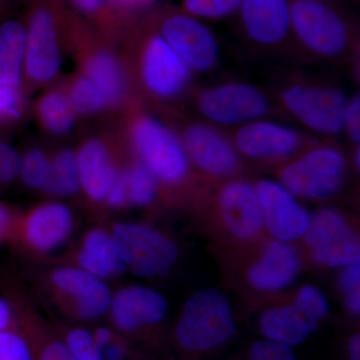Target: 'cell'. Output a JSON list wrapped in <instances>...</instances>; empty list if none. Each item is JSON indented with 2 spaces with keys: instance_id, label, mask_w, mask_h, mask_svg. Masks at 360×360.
Here are the masks:
<instances>
[{
  "instance_id": "cell-1",
  "label": "cell",
  "mask_w": 360,
  "mask_h": 360,
  "mask_svg": "<svg viewBox=\"0 0 360 360\" xmlns=\"http://www.w3.org/2000/svg\"><path fill=\"white\" fill-rule=\"evenodd\" d=\"M290 16L296 39L319 56H340L354 39L349 21L324 0H290Z\"/></svg>"
},
{
  "instance_id": "cell-2",
  "label": "cell",
  "mask_w": 360,
  "mask_h": 360,
  "mask_svg": "<svg viewBox=\"0 0 360 360\" xmlns=\"http://www.w3.org/2000/svg\"><path fill=\"white\" fill-rule=\"evenodd\" d=\"M236 331L229 303L217 290L195 293L184 305L176 326L180 345L191 350L217 347Z\"/></svg>"
},
{
  "instance_id": "cell-3",
  "label": "cell",
  "mask_w": 360,
  "mask_h": 360,
  "mask_svg": "<svg viewBox=\"0 0 360 360\" xmlns=\"http://www.w3.org/2000/svg\"><path fill=\"white\" fill-rule=\"evenodd\" d=\"M125 269L139 276H167L179 257L174 241L137 225L118 224L111 234Z\"/></svg>"
},
{
  "instance_id": "cell-4",
  "label": "cell",
  "mask_w": 360,
  "mask_h": 360,
  "mask_svg": "<svg viewBox=\"0 0 360 360\" xmlns=\"http://www.w3.org/2000/svg\"><path fill=\"white\" fill-rule=\"evenodd\" d=\"M132 141L142 162L156 179L176 184L187 172V155L181 141L160 120L143 116L132 127Z\"/></svg>"
},
{
  "instance_id": "cell-5",
  "label": "cell",
  "mask_w": 360,
  "mask_h": 360,
  "mask_svg": "<svg viewBox=\"0 0 360 360\" xmlns=\"http://www.w3.org/2000/svg\"><path fill=\"white\" fill-rule=\"evenodd\" d=\"M286 110L307 129L317 134L335 135L345 129L347 98L333 87L292 85L281 92Z\"/></svg>"
},
{
  "instance_id": "cell-6",
  "label": "cell",
  "mask_w": 360,
  "mask_h": 360,
  "mask_svg": "<svg viewBox=\"0 0 360 360\" xmlns=\"http://www.w3.org/2000/svg\"><path fill=\"white\" fill-rule=\"evenodd\" d=\"M328 309V302L321 291L307 286L290 307L265 312L260 319V328L276 342L300 345L316 330L317 323L326 316Z\"/></svg>"
},
{
  "instance_id": "cell-7",
  "label": "cell",
  "mask_w": 360,
  "mask_h": 360,
  "mask_svg": "<svg viewBox=\"0 0 360 360\" xmlns=\"http://www.w3.org/2000/svg\"><path fill=\"white\" fill-rule=\"evenodd\" d=\"M345 160L333 148L310 150L281 172L284 186L304 198H324L335 194L342 181Z\"/></svg>"
},
{
  "instance_id": "cell-8",
  "label": "cell",
  "mask_w": 360,
  "mask_h": 360,
  "mask_svg": "<svg viewBox=\"0 0 360 360\" xmlns=\"http://www.w3.org/2000/svg\"><path fill=\"white\" fill-rule=\"evenodd\" d=\"M158 33L191 70L205 72L219 59V45L210 28L184 11L165 14Z\"/></svg>"
},
{
  "instance_id": "cell-9",
  "label": "cell",
  "mask_w": 360,
  "mask_h": 360,
  "mask_svg": "<svg viewBox=\"0 0 360 360\" xmlns=\"http://www.w3.org/2000/svg\"><path fill=\"white\" fill-rule=\"evenodd\" d=\"M201 115L222 125L251 122L266 115L269 101L264 92L246 84H226L201 92L198 101Z\"/></svg>"
},
{
  "instance_id": "cell-10",
  "label": "cell",
  "mask_w": 360,
  "mask_h": 360,
  "mask_svg": "<svg viewBox=\"0 0 360 360\" xmlns=\"http://www.w3.org/2000/svg\"><path fill=\"white\" fill-rule=\"evenodd\" d=\"M141 58V77L146 89L161 98L184 92L191 70L158 32L146 40Z\"/></svg>"
},
{
  "instance_id": "cell-11",
  "label": "cell",
  "mask_w": 360,
  "mask_h": 360,
  "mask_svg": "<svg viewBox=\"0 0 360 360\" xmlns=\"http://www.w3.org/2000/svg\"><path fill=\"white\" fill-rule=\"evenodd\" d=\"M307 241L315 259L329 266L359 262V240L340 214L322 210L314 217L307 231Z\"/></svg>"
},
{
  "instance_id": "cell-12",
  "label": "cell",
  "mask_w": 360,
  "mask_h": 360,
  "mask_svg": "<svg viewBox=\"0 0 360 360\" xmlns=\"http://www.w3.org/2000/svg\"><path fill=\"white\" fill-rule=\"evenodd\" d=\"M23 63L28 77L39 84L51 82L60 70L56 18L46 7H37L30 16Z\"/></svg>"
},
{
  "instance_id": "cell-13",
  "label": "cell",
  "mask_w": 360,
  "mask_h": 360,
  "mask_svg": "<svg viewBox=\"0 0 360 360\" xmlns=\"http://www.w3.org/2000/svg\"><path fill=\"white\" fill-rule=\"evenodd\" d=\"M182 144L187 158L207 174L227 176L238 170L239 160L231 142L214 127L193 123L184 129Z\"/></svg>"
},
{
  "instance_id": "cell-14",
  "label": "cell",
  "mask_w": 360,
  "mask_h": 360,
  "mask_svg": "<svg viewBox=\"0 0 360 360\" xmlns=\"http://www.w3.org/2000/svg\"><path fill=\"white\" fill-rule=\"evenodd\" d=\"M258 200L269 231L281 240H293L307 231L309 219L292 194L269 180L258 182Z\"/></svg>"
},
{
  "instance_id": "cell-15",
  "label": "cell",
  "mask_w": 360,
  "mask_h": 360,
  "mask_svg": "<svg viewBox=\"0 0 360 360\" xmlns=\"http://www.w3.org/2000/svg\"><path fill=\"white\" fill-rule=\"evenodd\" d=\"M238 13L243 30L255 44L274 46L292 32L290 0H241Z\"/></svg>"
},
{
  "instance_id": "cell-16",
  "label": "cell",
  "mask_w": 360,
  "mask_h": 360,
  "mask_svg": "<svg viewBox=\"0 0 360 360\" xmlns=\"http://www.w3.org/2000/svg\"><path fill=\"white\" fill-rule=\"evenodd\" d=\"M54 288L70 298L80 319H96L110 307L111 295L101 278L77 267H63L52 274Z\"/></svg>"
},
{
  "instance_id": "cell-17",
  "label": "cell",
  "mask_w": 360,
  "mask_h": 360,
  "mask_svg": "<svg viewBox=\"0 0 360 360\" xmlns=\"http://www.w3.org/2000/svg\"><path fill=\"white\" fill-rule=\"evenodd\" d=\"M234 142L248 158H276L292 155L302 146V136L285 125L255 120L238 130Z\"/></svg>"
},
{
  "instance_id": "cell-18",
  "label": "cell",
  "mask_w": 360,
  "mask_h": 360,
  "mask_svg": "<svg viewBox=\"0 0 360 360\" xmlns=\"http://www.w3.org/2000/svg\"><path fill=\"white\" fill-rule=\"evenodd\" d=\"M113 324L122 331H132L160 322L167 314V304L160 293L142 286L118 291L110 302Z\"/></svg>"
},
{
  "instance_id": "cell-19",
  "label": "cell",
  "mask_w": 360,
  "mask_h": 360,
  "mask_svg": "<svg viewBox=\"0 0 360 360\" xmlns=\"http://www.w3.org/2000/svg\"><path fill=\"white\" fill-rule=\"evenodd\" d=\"M70 208L58 202L44 203L28 213L21 225L26 245L37 251H51L60 245L72 231Z\"/></svg>"
},
{
  "instance_id": "cell-20",
  "label": "cell",
  "mask_w": 360,
  "mask_h": 360,
  "mask_svg": "<svg viewBox=\"0 0 360 360\" xmlns=\"http://www.w3.org/2000/svg\"><path fill=\"white\" fill-rule=\"evenodd\" d=\"M219 206L225 224L239 238H250L262 229V205L257 191L248 182L227 184L220 193Z\"/></svg>"
},
{
  "instance_id": "cell-21",
  "label": "cell",
  "mask_w": 360,
  "mask_h": 360,
  "mask_svg": "<svg viewBox=\"0 0 360 360\" xmlns=\"http://www.w3.org/2000/svg\"><path fill=\"white\" fill-rule=\"evenodd\" d=\"M80 184L90 200H105L120 172L108 146L98 139L85 141L77 153Z\"/></svg>"
},
{
  "instance_id": "cell-22",
  "label": "cell",
  "mask_w": 360,
  "mask_h": 360,
  "mask_svg": "<svg viewBox=\"0 0 360 360\" xmlns=\"http://www.w3.org/2000/svg\"><path fill=\"white\" fill-rule=\"evenodd\" d=\"M300 270L295 251L284 243H272L250 272V283L264 290H276L292 283Z\"/></svg>"
},
{
  "instance_id": "cell-23",
  "label": "cell",
  "mask_w": 360,
  "mask_h": 360,
  "mask_svg": "<svg viewBox=\"0 0 360 360\" xmlns=\"http://www.w3.org/2000/svg\"><path fill=\"white\" fill-rule=\"evenodd\" d=\"M80 269L99 278L116 276L125 270L118 257L112 236L101 229L87 232L77 255Z\"/></svg>"
},
{
  "instance_id": "cell-24",
  "label": "cell",
  "mask_w": 360,
  "mask_h": 360,
  "mask_svg": "<svg viewBox=\"0 0 360 360\" xmlns=\"http://www.w3.org/2000/svg\"><path fill=\"white\" fill-rule=\"evenodd\" d=\"M26 30L18 20L0 25V86L18 87L25 61Z\"/></svg>"
},
{
  "instance_id": "cell-25",
  "label": "cell",
  "mask_w": 360,
  "mask_h": 360,
  "mask_svg": "<svg viewBox=\"0 0 360 360\" xmlns=\"http://www.w3.org/2000/svg\"><path fill=\"white\" fill-rule=\"evenodd\" d=\"M86 77L103 92L108 103L120 101L124 94L122 65L110 52L99 51L90 58L86 65Z\"/></svg>"
},
{
  "instance_id": "cell-26",
  "label": "cell",
  "mask_w": 360,
  "mask_h": 360,
  "mask_svg": "<svg viewBox=\"0 0 360 360\" xmlns=\"http://www.w3.org/2000/svg\"><path fill=\"white\" fill-rule=\"evenodd\" d=\"M80 187L77 153L70 149L59 151L49 161V172L42 189L54 195L68 196L77 193Z\"/></svg>"
},
{
  "instance_id": "cell-27",
  "label": "cell",
  "mask_w": 360,
  "mask_h": 360,
  "mask_svg": "<svg viewBox=\"0 0 360 360\" xmlns=\"http://www.w3.org/2000/svg\"><path fill=\"white\" fill-rule=\"evenodd\" d=\"M39 115L45 129L56 135L70 132L77 116L68 96L60 91L49 92L42 96L39 103Z\"/></svg>"
},
{
  "instance_id": "cell-28",
  "label": "cell",
  "mask_w": 360,
  "mask_h": 360,
  "mask_svg": "<svg viewBox=\"0 0 360 360\" xmlns=\"http://www.w3.org/2000/svg\"><path fill=\"white\" fill-rule=\"evenodd\" d=\"M127 205H146L155 200L156 179L143 163H136L120 174Z\"/></svg>"
},
{
  "instance_id": "cell-29",
  "label": "cell",
  "mask_w": 360,
  "mask_h": 360,
  "mask_svg": "<svg viewBox=\"0 0 360 360\" xmlns=\"http://www.w3.org/2000/svg\"><path fill=\"white\" fill-rule=\"evenodd\" d=\"M73 110L77 115H92L103 110L108 101L89 77L75 80L68 96Z\"/></svg>"
},
{
  "instance_id": "cell-30",
  "label": "cell",
  "mask_w": 360,
  "mask_h": 360,
  "mask_svg": "<svg viewBox=\"0 0 360 360\" xmlns=\"http://www.w3.org/2000/svg\"><path fill=\"white\" fill-rule=\"evenodd\" d=\"M241 0H182L184 11L198 20H219L238 13Z\"/></svg>"
},
{
  "instance_id": "cell-31",
  "label": "cell",
  "mask_w": 360,
  "mask_h": 360,
  "mask_svg": "<svg viewBox=\"0 0 360 360\" xmlns=\"http://www.w3.org/2000/svg\"><path fill=\"white\" fill-rule=\"evenodd\" d=\"M49 160L44 151L33 148L20 160V174L26 186L32 188H44Z\"/></svg>"
},
{
  "instance_id": "cell-32",
  "label": "cell",
  "mask_w": 360,
  "mask_h": 360,
  "mask_svg": "<svg viewBox=\"0 0 360 360\" xmlns=\"http://www.w3.org/2000/svg\"><path fill=\"white\" fill-rule=\"evenodd\" d=\"M65 345L77 360H104L101 350L94 345L91 333L85 329L70 331L66 336Z\"/></svg>"
},
{
  "instance_id": "cell-33",
  "label": "cell",
  "mask_w": 360,
  "mask_h": 360,
  "mask_svg": "<svg viewBox=\"0 0 360 360\" xmlns=\"http://www.w3.org/2000/svg\"><path fill=\"white\" fill-rule=\"evenodd\" d=\"M0 360H32L30 345L16 333H0Z\"/></svg>"
},
{
  "instance_id": "cell-34",
  "label": "cell",
  "mask_w": 360,
  "mask_h": 360,
  "mask_svg": "<svg viewBox=\"0 0 360 360\" xmlns=\"http://www.w3.org/2000/svg\"><path fill=\"white\" fill-rule=\"evenodd\" d=\"M359 279V262L349 264L341 276V286L347 297V304L354 314H359L360 309Z\"/></svg>"
},
{
  "instance_id": "cell-35",
  "label": "cell",
  "mask_w": 360,
  "mask_h": 360,
  "mask_svg": "<svg viewBox=\"0 0 360 360\" xmlns=\"http://www.w3.org/2000/svg\"><path fill=\"white\" fill-rule=\"evenodd\" d=\"M250 360H295L290 348L276 341H260L255 345Z\"/></svg>"
},
{
  "instance_id": "cell-36",
  "label": "cell",
  "mask_w": 360,
  "mask_h": 360,
  "mask_svg": "<svg viewBox=\"0 0 360 360\" xmlns=\"http://www.w3.org/2000/svg\"><path fill=\"white\" fill-rule=\"evenodd\" d=\"M20 158L14 149L0 143V184L11 181L20 174Z\"/></svg>"
},
{
  "instance_id": "cell-37",
  "label": "cell",
  "mask_w": 360,
  "mask_h": 360,
  "mask_svg": "<svg viewBox=\"0 0 360 360\" xmlns=\"http://www.w3.org/2000/svg\"><path fill=\"white\" fill-rule=\"evenodd\" d=\"M345 129L350 139L359 144L360 141V96L359 94L347 101L345 111Z\"/></svg>"
},
{
  "instance_id": "cell-38",
  "label": "cell",
  "mask_w": 360,
  "mask_h": 360,
  "mask_svg": "<svg viewBox=\"0 0 360 360\" xmlns=\"http://www.w3.org/2000/svg\"><path fill=\"white\" fill-rule=\"evenodd\" d=\"M20 98L18 87L0 86V116L20 115Z\"/></svg>"
},
{
  "instance_id": "cell-39",
  "label": "cell",
  "mask_w": 360,
  "mask_h": 360,
  "mask_svg": "<svg viewBox=\"0 0 360 360\" xmlns=\"http://www.w3.org/2000/svg\"><path fill=\"white\" fill-rule=\"evenodd\" d=\"M37 360H77L66 347L59 340H47L40 347Z\"/></svg>"
},
{
  "instance_id": "cell-40",
  "label": "cell",
  "mask_w": 360,
  "mask_h": 360,
  "mask_svg": "<svg viewBox=\"0 0 360 360\" xmlns=\"http://www.w3.org/2000/svg\"><path fill=\"white\" fill-rule=\"evenodd\" d=\"M101 354H103L104 360H122L123 355H124L122 345L115 340V338H112V340L103 348Z\"/></svg>"
},
{
  "instance_id": "cell-41",
  "label": "cell",
  "mask_w": 360,
  "mask_h": 360,
  "mask_svg": "<svg viewBox=\"0 0 360 360\" xmlns=\"http://www.w3.org/2000/svg\"><path fill=\"white\" fill-rule=\"evenodd\" d=\"M75 6L85 13H94L101 9L106 0H70Z\"/></svg>"
},
{
  "instance_id": "cell-42",
  "label": "cell",
  "mask_w": 360,
  "mask_h": 360,
  "mask_svg": "<svg viewBox=\"0 0 360 360\" xmlns=\"http://www.w3.org/2000/svg\"><path fill=\"white\" fill-rule=\"evenodd\" d=\"M13 219L7 208L0 205V240H2L11 232Z\"/></svg>"
},
{
  "instance_id": "cell-43",
  "label": "cell",
  "mask_w": 360,
  "mask_h": 360,
  "mask_svg": "<svg viewBox=\"0 0 360 360\" xmlns=\"http://www.w3.org/2000/svg\"><path fill=\"white\" fill-rule=\"evenodd\" d=\"M92 338H94V342L96 347L101 352L103 348L112 340L113 335L110 329L101 328L96 329V333L92 335Z\"/></svg>"
},
{
  "instance_id": "cell-44",
  "label": "cell",
  "mask_w": 360,
  "mask_h": 360,
  "mask_svg": "<svg viewBox=\"0 0 360 360\" xmlns=\"http://www.w3.org/2000/svg\"><path fill=\"white\" fill-rule=\"evenodd\" d=\"M11 321V309L4 300H0V333L8 326Z\"/></svg>"
},
{
  "instance_id": "cell-45",
  "label": "cell",
  "mask_w": 360,
  "mask_h": 360,
  "mask_svg": "<svg viewBox=\"0 0 360 360\" xmlns=\"http://www.w3.org/2000/svg\"><path fill=\"white\" fill-rule=\"evenodd\" d=\"M116 4L130 8H139V7L148 6L155 0H115Z\"/></svg>"
},
{
  "instance_id": "cell-46",
  "label": "cell",
  "mask_w": 360,
  "mask_h": 360,
  "mask_svg": "<svg viewBox=\"0 0 360 360\" xmlns=\"http://www.w3.org/2000/svg\"><path fill=\"white\" fill-rule=\"evenodd\" d=\"M359 347H360V340L359 335H355L349 342V347H348V349H349L350 354V360H360L359 359Z\"/></svg>"
},
{
  "instance_id": "cell-47",
  "label": "cell",
  "mask_w": 360,
  "mask_h": 360,
  "mask_svg": "<svg viewBox=\"0 0 360 360\" xmlns=\"http://www.w3.org/2000/svg\"><path fill=\"white\" fill-rule=\"evenodd\" d=\"M359 148H357L356 150H355L354 155L355 165H356L357 168H359Z\"/></svg>"
}]
</instances>
